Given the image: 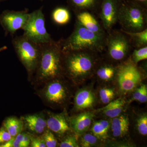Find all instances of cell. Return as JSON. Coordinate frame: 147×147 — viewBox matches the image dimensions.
Returning a JSON list of instances; mask_svg holds the SVG:
<instances>
[{
	"label": "cell",
	"instance_id": "obj_1",
	"mask_svg": "<svg viewBox=\"0 0 147 147\" xmlns=\"http://www.w3.org/2000/svg\"><path fill=\"white\" fill-rule=\"evenodd\" d=\"M40 55L35 74L37 81L47 82L63 74V51L61 40L40 44Z\"/></svg>",
	"mask_w": 147,
	"mask_h": 147
},
{
	"label": "cell",
	"instance_id": "obj_2",
	"mask_svg": "<svg viewBox=\"0 0 147 147\" xmlns=\"http://www.w3.org/2000/svg\"><path fill=\"white\" fill-rule=\"evenodd\" d=\"M61 41L63 52H100L105 47L106 42L104 35L91 31L77 22L71 34Z\"/></svg>",
	"mask_w": 147,
	"mask_h": 147
},
{
	"label": "cell",
	"instance_id": "obj_3",
	"mask_svg": "<svg viewBox=\"0 0 147 147\" xmlns=\"http://www.w3.org/2000/svg\"><path fill=\"white\" fill-rule=\"evenodd\" d=\"M94 53L88 51L63 52V73L76 82L86 79L94 69L96 59Z\"/></svg>",
	"mask_w": 147,
	"mask_h": 147
},
{
	"label": "cell",
	"instance_id": "obj_4",
	"mask_svg": "<svg viewBox=\"0 0 147 147\" xmlns=\"http://www.w3.org/2000/svg\"><path fill=\"white\" fill-rule=\"evenodd\" d=\"M12 45L19 60L26 69L30 77L35 72L40 55V45L24 36H16Z\"/></svg>",
	"mask_w": 147,
	"mask_h": 147
},
{
	"label": "cell",
	"instance_id": "obj_5",
	"mask_svg": "<svg viewBox=\"0 0 147 147\" xmlns=\"http://www.w3.org/2000/svg\"><path fill=\"white\" fill-rule=\"evenodd\" d=\"M125 31L138 32L146 29V17L142 7L134 3L120 6L118 20Z\"/></svg>",
	"mask_w": 147,
	"mask_h": 147
},
{
	"label": "cell",
	"instance_id": "obj_6",
	"mask_svg": "<svg viewBox=\"0 0 147 147\" xmlns=\"http://www.w3.org/2000/svg\"><path fill=\"white\" fill-rule=\"evenodd\" d=\"M42 7L29 13L28 21L23 29L24 36L37 44H43L53 40L47 32Z\"/></svg>",
	"mask_w": 147,
	"mask_h": 147
},
{
	"label": "cell",
	"instance_id": "obj_7",
	"mask_svg": "<svg viewBox=\"0 0 147 147\" xmlns=\"http://www.w3.org/2000/svg\"><path fill=\"white\" fill-rule=\"evenodd\" d=\"M116 74L120 90L125 93L135 89L142 81L141 72L134 63H126L119 66Z\"/></svg>",
	"mask_w": 147,
	"mask_h": 147
},
{
	"label": "cell",
	"instance_id": "obj_8",
	"mask_svg": "<svg viewBox=\"0 0 147 147\" xmlns=\"http://www.w3.org/2000/svg\"><path fill=\"white\" fill-rule=\"evenodd\" d=\"M29 13L26 10L16 11L6 10L0 15V24L7 34L13 36L26 25Z\"/></svg>",
	"mask_w": 147,
	"mask_h": 147
},
{
	"label": "cell",
	"instance_id": "obj_9",
	"mask_svg": "<svg viewBox=\"0 0 147 147\" xmlns=\"http://www.w3.org/2000/svg\"><path fill=\"white\" fill-rule=\"evenodd\" d=\"M59 78L47 82L42 91V95L47 102L53 105H63L68 98L67 88Z\"/></svg>",
	"mask_w": 147,
	"mask_h": 147
},
{
	"label": "cell",
	"instance_id": "obj_10",
	"mask_svg": "<svg viewBox=\"0 0 147 147\" xmlns=\"http://www.w3.org/2000/svg\"><path fill=\"white\" fill-rule=\"evenodd\" d=\"M108 55L112 59L121 61L126 57L130 48V43L127 38L122 33H114L107 40Z\"/></svg>",
	"mask_w": 147,
	"mask_h": 147
},
{
	"label": "cell",
	"instance_id": "obj_11",
	"mask_svg": "<svg viewBox=\"0 0 147 147\" xmlns=\"http://www.w3.org/2000/svg\"><path fill=\"white\" fill-rule=\"evenodd\" d=\"M119 0H103L101 5L100 18L103 27L110 31L118 20Z\"/></svg>",
	"mask_w": 147,
	"mask_h": 147
},
{
	"label": "cell",
	"instance_id": "obj_12",
	"mask_svg": "<svg viewBox=\"0 0 147 147\" xmlns=\"http://www.w3.org/2000/svg\"><path fill=\"white\" fill-rule=\"evenodd\" d=\"M46 120L47 128L59 136L64 135L70 130V124L63 114L49 113Z\"/></svg>",
	"mask_w": 147,
	"mask_h": 147
},
{
	"label": "cell",
	"instance_id": "obj_13",
	"mask_svg": "<svg viewBox=\"0 0 147 147\" xmlns=\"http://www.w3.org/2000/svg\"><path fill=\"white\" fill-rule=\"evenodd\" d=\"M21 120L26 128L33 134H42L47 129L46 119L42 113L27 115Z\"/></svg>",
	"mask_w": 147,
	"mask_h": 147
},
{
	"label": "cell",
	"instance_id": "obj_14",
	"mask_svg": "<svg viewBox=\"0 0 147 147\" xmlns=\"http://www.w3.org/2000/svg\"><path fill=\"white\" fill-rule=\"evenodd\" d=\"M93 117L90 112L82 113L71 119L70 126L77 134H83L89 128Z\"/></svg>",
	"mask_w": 147,
	"mask_h": 147
},
{
	"label": "cell",
	"instance_id": "obj_15",
	"mask_svg": "<svg viewBox=\"0 0 147 147\" xmlns=\"http://www.w3.org/2000/svg\"><path fill=\"white\" fill-rule=\"evenodd\" d=\"M76 18V22L86 28L98 34L104 35L100 24L93 16L88 11H84L79 12Z\"/></svg>",
	"mask_w": 147,
	"mask_h": 147
},
{
	"label": "cell",
	"instance_id": "obj_16",
	"mask_svg": "<svg viewBox=\"0 0 147 147\" xmlns=\"http://www.w3.org/2000/svg\"><path fill=\"white\" fill-rule=\"evenodd\" d=\"M95 102L93 93L88 89H82L76 92L74 98V104L76 109L83 110L92 107Z\"/></svg>",
	"mask_w": 147,
	"mask_h": 147
},
{
	"label": "cell",
	"instance_id": "obj_17",
	"mask_svg": "<svg viewBox=\"0 0 147 147\" xmlns=\"http://www.w3.org/2000/svg\"><path fill=\"white\" fill-rule=\"evenodd\" d=\"M113 119L111 129L113 137L116 138L124 137L128 132L129 128L128 117L125 115H120Z\"/></svg>",
	"mask_w": 147,
	"mask_h": 147
},
{
	"label": "cell",
	"instance_id": "obj_18",
	"mask_svg": "<svg viewBox=\"0 0 147 147\" xmlns=\"http://www.w3.org/2000/svg\"><path fill=\"white\" fill-rule=\"evenodd\" d=\"M125 103L123 98H117L115 100L111 101L105 107L99 109L102 113L107 117L113 118L121 115L123 110Z\"/></svg>",
	"mask_w": 147,
	"mask_h": 147
},
{
	"label": "cell",
	"instance_id": "obj_19",
	"mask_svg": "<svg viewBox=\"0 0 147 147\" xmlns=\"http://www.w3.org/2000/svg\"><path fill=\"white\" fill-rule=\"evenodd\" d=\"M3 126L8 131L12 137H15L21 133L24 129L23 121L16 117H10L7 118L3 122Z\"/></svg>",
	"mask_w": 147,
	"mask_h": 147
},
{
	"label": "cell",
	"instance_id": "obj_20",
	"mask_svg": "<svg viewBox=\"0 0 147 147\" xmlns=\"http://www.w3.org/2000/svg\"><path fill=\"white\" fill-rule=\"evenodd\" d=\"M110 127V123L105 120L94 122L92 126V131L94 135L99 139H106L108 129Z\"/></svg>",
	"mask_w": 147,
	"mask_h": 147
},
{
	"label": "cell",
	"instance_id": "obj_21",
	"mask_svg": "<svg viewBox=\"0 0 147 147\" xmlns=\"http://www.w3.org/2000/svg\"><path fill=\"white\" fill-rule=\"evenodd\" d=\"M52 18L55 24L59 25L67 24L70 19V14L67 9L63 7L56 8L53 11Z\"/></svg>",
	"mask_w": 147,
	"mask_h": 147
},
{
	"label": "cell",
	"instance_id": "obj_22",
	"mask_svg": "<svg viewBox=\"0 0 147 147\" xmlns=\"http://www.w3.org/2000/svg\"><path fill=\"white\" fill-rule=\"evenodd\" d=\"M117 68L110 65H101L96 70V74L99 79L104 82L113 79L117 74Z\"/></svg>",
	"mask_w": 147,
	"mask_h": 147
},
{
	"label": "cell",
	"instance_id": "obj_23",
	"mask_svg": "<svg viewBox=\"0 0 147 147\" xmlns=\"http://www.w3.org/2000/svg\"><path fill=\"white\" fill-rule=\"evenodd\" d=\"M125 34L130 36L137 47H142L147 46V30L145 29L142 31L129 32L123 30Z\"/></svg>",
	"mask_w": 147,
	"mask_h": 147
},
{
	"label": "cell",
	"instance_id": "obj_24",
	"mask_svg": "<svg viewBox=\"0 0 147 147\" xmlns=\"http://www.w3.org/2000/svg\"><path fill=\"white\" fill-rule=\"evenodd\" d=\"M98 0H68L69 5L79 10L91 9L95 7Z\"/></svg>",
	"mask_w": 147,
	"mask_h": 147
},
{
	"label": "cell",
	"instance_id": "obj_25",
	"mask_svg": "<svg viewBox=\"0 0 147 147\" xmlns=\"http://www.w3.org/2000/svg\"><path fill=\"white\" fill-rule=\"evenodd\" d=\"M132 100H137L141 103L147 102V87L146 85L143 84L134 91L132 95Z\"/></svg>",
	"mask_w": 147,
	"mask_h": 147
},
{
	"label": "cell",
	"instance_id": "obj_26",
	"mask_svg": "<svg viewBox=\"0 0 147 147\" xmlns=\"http://www.w3.org/2000/svg\"><path fill=\"white\" fill-rule=\"evenodd\" d=\"M99 96L102 103L108 104L111 102L115 97L114 90L110 88H102L99 91Z\"/></svg>",
	"mask_w": 147,
	"mask_h": 147
},
{
	"label": "cell",
	"instance_id": "obj_27",
	"mask_svg": "<svg viewBox=\"0 0 147 147\" xmlns=\"http://www.w3.org/2000/svg\"><path fill=\"white\" fill-rule=\"evenodd\" d=\"M98 138L94 134H86L82 136L80 145L82 147H90L97 144Z\"/></svg>",
	"mask_w": 147,
	"mask_h": 147
},
{
	"label": "cell",
	"instance_id": "obj_28",
	"mask_svg": "<svg viewBox=\"0 0 147 147\" xmlns=\"http://www.w3.org/2000/svg\"><path fill=\"white\" fill-rule=\"evenodd\" d=\"M147 59V46L140 47L137 50H134L132 54V61L134 63H137L140 61L146 59Z\"/></svg>",
	"mask_w": 147,
	"mask_h": 147
},
{
	"label": "cell",
	"instance_id": "obj_29",
	"mask_svg": "<svg viewBox=\"0 0 147 147\" xmlns=\"http://www.w3.org/2000/svg\"><path fill=\"white\" fill-rule=\"evenodd\" d=\"M42 134V137L46 147H56L57 146V141L52 131L49 129H46Z\"/></svg>",
	"mask_w": 147,
	"mask_h": 147
},
{
	"label": "cell",
	"instance_id": "obj_30",
	"mask_svg": "<svg viewBox=\"0 0 147 147\" xmlns=\"http://www.w3.org/2000/svg\"><path fill=\"white\" fill-rule=\"evenodd\" d=\"M137 129L140 134L143 136L147 135V116L144 114L140 116L137 119Z\"/></svg>",
	"mask_w": 147,
	"mask_h": 147
},
{
	"label": "cell",
	"instance_id": "obj_31",
	"mask_svg": "<svg viewBox=\"0 0 147 147\" xmlns=\"http://www.w3.org/2000/svg\"><path fill=\"white\" fill-rule=\"evenodd\" d=\"M61 147H79L80 146L76 137L69 136L66 137L60 144Z\"/></svg>",
	"mask_w": 147,
	"mask_h": 147
},
{
	"label": "cell",
	"instance_id": "obj_32",
	"mask_svg": "<svg viewBox=\"0 0 147 147\" xmlns=\"http://www.w3.org/2000/svg\"><path fill=\"white\" fill-rule=\"evenodd\" d=\"M32 147H46L45 142L42 137L31 136L30 134V144Z\"/></svg>",
	"mask_w": 147,
	"mask_h": 147
},
{
	"label": "cell",
	"instance_id": "obj_33",
	"mask_svg": "<svg viewBox=\"0 0 147 147\" xmlns=\"http://www.w3.org/2000/svg\"><path fill=\"white\" fill-rule=\"evenodd\" d=\"M12 136L5 129L3 126L0 128V145L3 144L5 142L9 141L12 139Z\"/></svg>",
	"mask_w": 147,
	"mask_h": 147
},
{
	"label": "cell",
	"instance_id": "obj_34",
	"mask_svg": "<svg viewBox=\"0 0 147 147\" xmlns=\"http://www.w3.org/2000/svg\"><path fill=\"white\" fill-rule=\"evenodd\" d=\"M30 144V134L24 132V136L21 142L22 147H28Z\"/></svg>",
	"mask_w": 147,
	"mask_h": 147
},
{
	"label": "cell",
	"instance_id": "obj_35",
	"mask_svg": "<svg viewBox=\"0 0 147 147\" xmlns=\"http://www.w3.org/2000/svg\"><path fill=\"white\" fill-rule=\"evenodd\" d=\"M14 137H12V139L4 144L0 145V147H13V142Z\"/></svg>",
	"mask_w": 147,
	"mask_h": 147
},
{
	"label": "cell",
	"instance_id": "obj_36",
	"mask_svg": "<svg viewBox=\"0 0 147 147\" xmlns=\"http://www.w3.org/2000/svg\"><path fill=\"white\" fill-rule=\"evenodd\" d=\"M7 49V47L6 46H4L3 47H0V53L2 52L3 51H4Z\"/></svg>",
	"mask_w": 147,
	"mask_h": 147
},
{
	"label": "cell",
	"instance_id": "obj_37",
	"mask_svg": "<svg viewBox=\"0 0 147 147\" xmlns=\"http://www.w3.org/2000/svg\"><path fill=\"white\" fill-rule=\"evenodd\" d=\"M136 1L139 2L146 3V2L147 0H136Z\"/></svg>",
	"mask_w": 147,
	"mask_h": 147
},
{
	"label": "cell",
	"instance_id": "obj_38",
	"mask_svg": "<svg viewBox=\"0 0 147 147\" xmlns=\"http://www.w3.org/2000/svg\"><path fill=\"white\" fill-rule=\"evenodd\" d=\"M5 1V0H0V2L3 1Z\"/></svg>",
	"mask_w": 147,
	"mask_h": 147
},
{
	"label": "cell",
	"instance_id": "obj_39",
	"mask_svg": "<svg viewBox=\"0 0 147 147\" xmlns=\"http://www.w3.org/2000/svg\"><path fill=\"white\" fill-rule=\"evenodd\" d=\"M119 1L120 2L122 1H123V0H119Z\"/></svg>",
	"mask_w": 147,
	"mask_h": 147
},
{
	"label": "cell",
	"instance_id": "obj_40",
	"mask_svg": "<svg viewBox=\"0 0 147 147\" xmlns=\"http://www.w3.org/2000/svg\"><path fill=\"white\" fill-rule=\"evenodd\" d=\"M40 1H42V0H40Z\"/></svg>",
	"mask_w": 147,
	"mask_h": 147
}]
</instances>
